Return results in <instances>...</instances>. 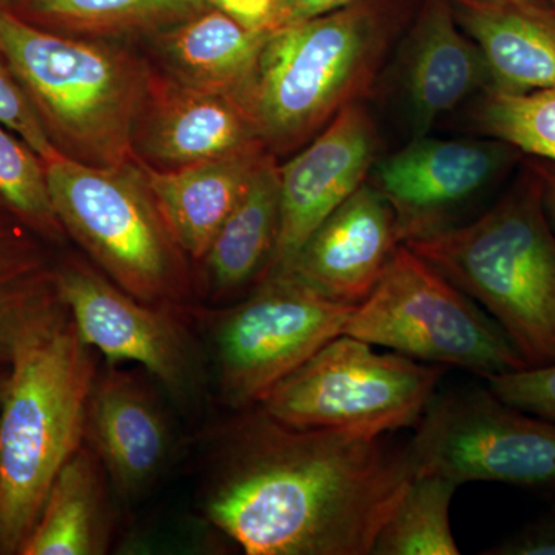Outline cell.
I'll return each mask as SVG.
<instances>
[{
    "label": "cell",
    "instance_id": "f1b7e54d",
    "mask_svg": "<svg viewBox=\"0 0 555 555\" xmlns=\"http://www.w3.org/2000/svg\"><path fill=\"white\" fill-rule=\"evenodd\" d=\"M488 387L507 404L555 422V361L540 367L492 375Z\"/></svg>",
    "mask_w": 555,
    "mask_h": 555
},
{
    "label": "cell",
    "instance_id": "7c38bea8",
    "mask_svg": "<svg viewBox=\"0 0 555 555\" xmlns=\"http://www.w3.org/2000/svg\"><path fill=\"white\" fill-rule=\"evenodd\" d=\"M377 153L367 109L347 105L305 150L280 166V235L266 276L291 268L328 215L366 182Z\"/></svg>",
    "mask_w": 555,
    "mask_h": 555
},
{
    "label": "cell",
    "instance_id": "8992f818",
    "mask_svg": "<svg viewBox=\"0 0 555 555\" xmlns=\"http://www.w3.org/2000/svg\"><path fill=\"white\" fill-rule=\"evenodd\" d=\"M46 166L57 219L91 264L150 305L195 308V268L137 159L93 167L57 156Z\"/></svg>",
    "mask_w": 555,
    "mask_h": 555
},
{
    "label": "cell",
    "instance_id": "277c9868",
    "mask_svg": "<svg viewBox=\"0 0 555 555\" xmlns=\"http://www.w3.org/2000/svg\"><path fill=\"white\" fill-rule=\"evenodd\" d=\"M392 35L374 0L269 33L236 100L266 150L278 159L306 147L367 94Z\"/></svg>",
    "mask_w": 555,
    "mask_h": 555
},
{
    "label": "cell",
    "instance_id": "cb8c5ba5",
    "mask_svg": "<svg viewBox=\"0 0 555 555\" xmlns=\"http://www.w3.org/2000/svg\"><path fill=\"white\" fill-rule=\"evenodd\" d=\"M50 247L0 199V366L25 323L57 295Z\"/></svg>",
    "mask_w": 555,
    "mask_h": 555
},
{
    "label": "cell",
    "instance_id": "9c48e42d",
    "mask_svg": "<svg viewBox=\"0 0 555 555\" xmlns=\"http://www.w3.org/2000/svg\"><path fill=\"white\" fill-rule=\"evenodd\" d=\"M339 335L262 398L266 414L301 429L363 436L416 425L437 393L444 367Z\"/></svg>",
    "mask_w": 555,
    "mask_h": 555
},
{
    "label": "cell",
    "instance_id": "4dcf8cb0",
    "mask_svg": "<svg viewBox=\"0 0 555 555\" xmlns=\"http://www.w3.org/2000/svg\"><path fill=\"white\" fill-rule=\"evenodd\" d=\"M361 0H276L270 33L353 5Z\"/></svg>",
    "mask_w": 555,
    "mask_h": 555
},
{
    "label": "cell",
    "instance_id": "6da1fadb",
    "mask_svg": "<svg viewBox=\"0 0 555 555\" xmlns=\"http://www.w3.org/2000/svg\"><path fill=\"white\" fill-rule=\"evenodd\" d=\"M199 505L248 555H372L416 469L385 436L284 425L259 406L210 437Z\"/></svg>",
    "mask_w": 555,
    "mask_h": 555
},
{
    "label": "cell",
    "instance_id": "ba28073f",
    "mask_svg": "<svg viewBox=\"0 0 555 555\" xmlns=\"http://www.w3.org/2000/svg\"><path fill=\"white\" fill-rule=\"evenodd\" d=\"M357 306L321 294L294 273L262 278L222 308H196L210 335L219 403L243 411L332 339L343 335Z\"/></svg>",
    "mask_w": 555,
    "mask_h": 555
},
{
    "label": "cell",
    "instance_id": "3957f363",
    "mask_svg": "<svg viewBox=\"0 0 555 555\" xmlns=\"http://www.w3.org/2000/svg\"><path fill=\"white\" fill-rule=\"evenodd\" d=\"M0 50L61 156L93 167L134 159L131 134L155 75L139 43L57 35L0 5Z\"/></svg>",
    "mask_w": 555,
    "mask_h": 555
},
{
    "label": "cell",
    "instance_id": "d4e9b609",
    "mask_svg": "<svg viewBox=\"0 0 555 555\" xmlns=\"http://www.w3.org/2000/svg\"><path fill=\"white\" fill-rule=\"evenodd\" d=\"M459 488L436 474L415 476L379 531L372 555L460 554L449 518Z\"/></svg>",
    "mask_w": 555,
    "mask_h": 555
},
{
    "label": "cell",
    "instance_id": "44dd1931",
    "mask_svg": "<svg viewBox=\"0 0 555 555\" xmlns=\"http://www.w3.org/2000/svg\"><path fill=\"white\" fill-rule=\"evenodd\" d=\"M456 21L483 53L491 86L506 93L555 89V22L491 0H454Z\"/></svg>",
    "mask_w": 555,
    "mask_h": 555
},
{
    "label": "cell",
    "instance_id": "ffe728a7",
    "mask_svg": "<svg viewBox=\"0 0 555 555\" xmlns=\"http://www.w3.org/2000/svg\"><path fill=\"white\" fill-rule=\"evenodd\" d=\"M269 155L264 147L173 171L142 166L156 203L193 268L247 192Z\"/></svg>",
    "mask_w": 555,
    "mask_h": 555
},
{
    "label": "cell",
    "instance_id": "e575fe53",
    "mask_svg": "<svg viewBox=\"0 0 555 555\" xmlns=\"http://www.w3.org/2000/svg\"><path fill=\"white\" fill-rule=\"evenodd\" d=\"M5 367L7 366H0V404H2L3 387H5L7 371L3 372Z\"/></svg>",
    "mask_w": 555,
    "mask_h": 555
},
{
    "label": "cell",
    "instance_id": "836d02e7",
    "mask_svg": "<svg viewBox=\"0 0 555 555\" xmlns=\"http://www.w3.org/2000/svg\"><path fill=\"white\" fill-rule=\"evenodd\" d=\"M491 2L513 7V9L525 11V13L532 14V16L555 22V13L550 9L545 0H491Z\"/></svg>",
    "mask_w": 555,
    "mask_h": 555
},
{
    "label": "cell",
    "instance_id": "30bf717a",
    "mask_svg": "<svg viewBox=\"0 0 555 555\" xmlns=\"http://www.w3.org/2000/svg\"><path fill=\"white\" fill-rule=\"evenodd\" d=\"M415 426L408 449L416 476L555 489V422L507 404L489 387L436 393Z\"/></svg>",
    "mask_w": 555,
    "mask_h": 555
},
{
    "label": "cell",
    "instance_id": "8d00e7d4",
    "mask_svg": "<svg viewBox=\"0 0 555 555\" xmlns=\"http://www.w3.org/2000/svg\"><path fill=\"white\" fill-rule=\"evenodd\" d=\"M547 5H550V9L554 11L555 13V0H545Z\"/></svg>",
    "mask_w": 555,
    "mask_h": 555
},
{
    "label": "cell",
    "instance_id": "52a82bcc",
    "mask_svg": "<svg viewBox=\"0 0 555 555\" xmlns=\"http://www.w3.org/2000/svg\"><path fill=\"white\" fill-rule=\"evenodd\" d=\"M343 334L485 378L528 367L494 318L404 244Z\"/></svg>",
    "mask_w": 555,
    "mask_h": 555
},
{
    "label": "cell",
    "instance_id": "d590c367",
    "mask_svg": "<svg viewBox=\"0 0 555 555\" xmlns=\"http://www.w3.org/2000/svg\"><path fill=\"white\" fill-rule=\"evenodd\" d=\"M16 2H20V0H0V5L11 7L14 5V3Z\"/></svg>",
    "mask_w": 555,
    "mask_h": 555
},
{
    "label": "cell",
    "instance_id": "9a60e30c",
    "mask_svg": "<svg viewBox=\"0 0 555 555\" xmlns=\"http://www.w3.org/2000/svg\"><path fill=\"white\" fill-rule=\"evenodd\" d=\"M86 444L119 499L133 502L155 485L171 454L169 416L145 378L107 364L91 387Z\"/></svg>",
    "mask_w": 555,
    "mask_h": 555
},
{
    "label": "cell",
    "instance_id": "83f0119b",
    "mask_svg": "<svg viewBox=\"0 0 555 555\" xmlns=\"http://www.w3.org/2000/svg\"><path fill=\"white\" fill-rule=\"evenodd\" d=\"M0 124L13 131L22 141L27 142L46 163L61 156L43 131L27 93L22 89L20 79L2 50H0Z\"/></svg>",
    "mask_w": 555,
    "mask_h": 555
},
{
    "label": "cell",
    "instance_id": "5b68a950",
    "mask_svg": "<svg viewBox=\"0 0 555 555\" xmlns=\"http://www.w3.org/2000/svg\"><path fill=\"white\" fill-rule=\"evenodd\" d=\"M411 248L505 331L528 367L555 361V235L539 175L483 217L409 240Z\"/></svg>",
    "mask_w": 555,
    "mask_h": 555
},
{
    "label": "cell",
    "instance_id": "ac0fdd59",
    "mask_svg": "<svg viewBox=\"0 0 555 555\" xmlns=\"http://www.w3.org/2000/svg\"><path fill=\"white\" fill-rule=\"evenodd\" d=\"M268 36L208 7L139 46L155 72L171 82L236 101Z\"/></svg>",
    "mask_w": 555,
    "mask_h": 555
},
{
    "label": "cell",
    "instance_id": "4316f807",
    "mask_svg": "<svg viewBox=\"0 0 555 555\" xmlns=\"http://www.w3.org/2000/svg\"><path fill=\"white\" fill-rule=\"evenodd\" d=\"M477 120L488 137L555 164V89L529 93L486 90Z\"/></svg>",
    "mask_w": 555,
    "mask_h": 555
},
{
    "label": "cell",
    "instance_id": "4fadbf2b",
    "mask_svg": "<svg viewBox=\"0 0 555 555\" xmlns=\"http://www.w3.org/2000/svg\"><path fill=\"white\" fill-rule=\"evenodd\" d=\"M516 149L499 141L416 138L379 160L374 185L396 211L401 244L444 228V218L506 170Z\"/></svg>",
    "mask_w": 555,
    "mask_h": 555
},
{
    "label": "cell",
    "instance_id": "1f68e13d",
    "mask_svg": "<svg viewBox=\"0 0 555 555\" xmlns=\"http://www.w3.org/2000/svg\"><path fill=\"white\" fill-rule=\"evenodd\" d=\"M207 3L255 31L270 30L276 7V0H207Z\"/></svg>",
    "mask_w": 555,
    "mask_h": 555
},
{
    "label": "cell",
    "instance_id": "7402d4cb",
    "mask_svg": "<svg viewBox=\"0 0 555 555\" xmlns=\"http://www.w3.org/2000/svg\"><path fill=\"white\" fill-rule=\"evenodd\" d=\"M109 481L87 444L62 466L20 555H102L109 546Z\"/></svg>",
    "mask_w": 555,
    "mask_h": 555
},
{
    "label": "cell",
    "instance_id": "7a4b0ae2",
    "mask_svg": "<svg viewBox=\"0 0 555 555\" xmlns=\"http://www.w3.org/2000/svg\"><path fill=\"white\" fill-rule=\"evenodd\" d=\"M98 372L60 294L17 334L0 404V555H20L51 483L86 444Z\"/></svg>",
    "mask_w": 555,
    "mask_h": 555
},
{
    "label": "cell",
    "instance_id": "e0dca14e",
    "mask_svg": "<svg viewBox=\"0 0 555 555\" xmlns=\"http://www.w3.org/2000/svg\"><path fill=\"white\" fill-rule=\"evenodd\" d=\"M489 86L483 53L460 31L454 7L449 0H429L409 36L403 61L404 96L415 137Z\"/></svg>",
    "mask_w": 555,
    "mask_h": 555
},
{
    "label": "cell",
    "instance_id": "d6a6232c",
    "mask_svg": "<svg viewBox=\"0 0 555 555\" xmlns=\"http://www.w3.org/2000/svg\"><path fill=\"white\" fill-rule=\"evenodd\" d=\"M535 171L539 175L540 181H542L546 211L555 224V164L537 166Z\"/></svg>",
    "mask_w": 555,
    "mask_h": 555
},
{
    "label": "cell",
    "instance_id": "d6986e66",
    "mask_svg": "<svg viewBox=\"0 0 555 555\" xmlns=\"http://www.w3.org/2000/svg\"><path fill=\"white\" fill-rule=\"evenodd\" d=\"M280 225V164L269 153L198 264L196 294L206 308L232 305L257 286L268 272Z\"/></svg>",
    "mask_w": 555,
    "mask_h": 555
},
{
    "label": "cell",
    "instance_id": "f546056e",
    "mask_svg": "<svg viewBox=\"0 0 555 555\" xmlns=\"http://www.w3.org/2000/svg\"><path fill=\"white\" fill-rule=\"evenodd\" d=\"M486 555H555V503L534 521L518 529Z\"/></svg>",
    "mask_w": 555,
    "mask_h": 555
},
{
    "label": "cell",
    "instance_id": "5bb4252c",
    "mask_svg": "<svg viewBox=\"0 0 555 555\" xmlns=\"http://www.w3.org/2000/svg\"><path fill=\"white\" fill-rule=\"evenodd\" d=\"M259 147L264 145L238 102L178 86L155 72L131 134V153L141 166L173 171Z\"/></svg>",
    "mask_w": 555,
    "mask_h": 555
},
{
    "label": "cell",
    "instance_id": "2e32d148",
    "mask_svg": "<svg viewBox=\"0 0 555 555\" xmlns=\"http://www.w3.org/2000/svg\"><path fill=\"white\" fill-rule=\"evenodd\" d=\"M396 211L364 182L324 219L286 272L327 297L358 306L372 294L400 246Z\"/></svg>",
    "mask_w": 555,
    "mask_h": 555
},
{
    "label": "cell",
    "instance_id": "484cf974",
    "mask_svg": "<svg viewBox=\"0 0 555 555\" xmlns=\"http://www.w3.org/2000/svg\"><path fill=\"white\" fill-rule=\"evenodd\" d=\"M0 199L54 247L68 238L51 201L46 160L0 124Z\"/></svg>",
    "mask_w": 555,
    "mask_h": 555
},
{
    "label": "cell",
    "instance_id": "603a6c76",
    "mask_svg": "<svg viewBox=\"0 0 555 555\" xmlns=\"http://www.w3.org/2000/svg\"><path fill=\"white\" fill-rule=\"evenodd\" d=\"M208 7L207 0H20L7 9L57 35L141 43Z\"/></svg>",
    "mask_w": 555,
    "mask_h": 555
},
{
    "label": "cell",
    "instance_id": "8fae6325",
    "mask_svg": "<svg viewBox=\"0 0 555 555\" xmlns=\"http://www.w3.org/2000/svg\"><path fill=\"white\" fill-rule=\"evenodd\" d=\"M56 287L80 338L105 363L137 364L181 404L198 396L204 363L192 309L142 301L78 255L57 258Z\"/></svg>",
    "mask_w": 555,
    "mask_h": 555
}]
</instances>
